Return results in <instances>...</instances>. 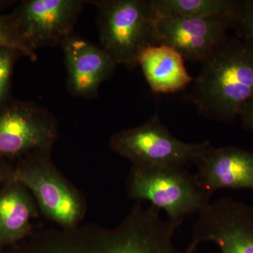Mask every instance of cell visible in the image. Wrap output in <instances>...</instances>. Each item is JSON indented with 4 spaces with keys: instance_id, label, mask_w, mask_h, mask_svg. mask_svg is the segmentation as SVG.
Listing matches in <instances>:
<instances>
[{
    "instance_id": "obj_1",
    "label": "cell",
    "mask_w": 253,
    "mask_h": 253,
    "mask_svg": "<svg viewBox=\"0 0 253 253\" xmlns=\"http://www.w3.org/2000/svg\"><path fill=\"white\" fill-rule=\"evenodd\" d=\"M201 64L190 102L208 119L231 122L253 98V46L226 36Z\"/></svg>"
},
{
    "instance_id": "obj_2",
    "label": "cell",
    "mask_w": 253,
    "mask_h": 253,
    "mask_svg": "<svg viewBox=\"0 0 253 253\" xmlns=\"http://www.w3.org/2000/svg\"><path fill=\"white\" fill-rule=\"evenodd\" d=\"M97 8L101 47L116 65L133 71L144 48L156 45L151 0H87Z\"/></svg>"
},
{
    "instance_id": "obj_3",
    "label": "cell",
    "mask_w": 253,
    "mask_h": 253,
    "mask_svg": "<svg viewBox=\"0 0 253 253\" xmlns=\"http://www.w3.org/2000/svg\"><path fill=\"white\" fill-rule=\"evenodd\" d=\"M126 186L131 199L151 203L176 222L182 223L186 216L199 213L211 203V196L184 167L132 166Z\"/></svg>"
},
{
    "instance_id": "obj_4",
    "label": "cell",
    "mask_w": 253,
    "mask_h": 253,
    "mask_svg": "<svg viewBox=\"0 0 253 253\" xmlns=\"http://www.w3.org/2000/svg\"><path fill=\"white\" fill-rule=\"evenodd\" d=\"M51 154L36 152L21 158L12 170L11 180L31 192L46 219L61 229H74L85 215V200L54 166Z\"/></svg>"
},
{
    "instance_id": "obj_5",
    "label": "cell",
    "mask_w": 253,
    "mask_h": 253,
    "mask_svg": "<svg viewBox=\"0 0 253 253\" xmlns=\"http://www.w3.org/2000/svg\"><path fill=\"white\" fill-rule=\"evenodd\" d=\"M110 146L114 152L129 160L132 166L184 167L196 163L211 146L209 141L183 142L171 134L158 114L147 122L111 136Z\"/></svg>"
},
{
    "instance_id": "obj_6",
    "label": "cell",
    "mask_w": 253,
    "mask_h": 253,
    "mask_svg": "<svg viewBox=\"0 0 253 253\" xmlns=\"http://www.w3.org/2000/svg\"><path fill=\"white\" fill-rule=\"evenodd\" d=\"M59 136L56 118L34 103L8 101L0 106V158L50 153Z\"/></svg>"
},
{
    "instance_id": "obj_7",
    "label": "cell",
    "mask_w": 253,
    "mask_h": 253,
    "mask_svg": "<svg viewBox=\"0 0 253 253\" xmlns=\"http://www.w3.org/2000/svg\"><path fill=\"white\" fill-rule=\"evenodd\" d=\"M213 242L221 253H253V206L225 197L199 212L187 251Z\"/></svg>"
},
{
    "instance_id": "obj_8",
    "label": "cell",
    "mask_w": 253,
    "mask_h": 253,
    "mask_svg": "<svg viewBox=\"0 0 253 253\" xmlns=\"http://www.w3.org/2000/svg\"><path fill=\"white\" fill-rule=\"evenodd\" d=\"M86 0H27L12 15L20 35L33 52L61 46L73 34Z\"/></svg>"
},
{
    "instance_id": "obj_9",
    "label": "cell",
    "mask_w": 253,
    "mask_h": 253,
    "mask_svg": "<svg viewBox=\"0 0 253 253\" xmlns=\"http://www.w3.org/2000/svg\"><path fill=\"white\" fill-rule=\"evenodd\" d=\"M234 27L231 20L156 15L155 43L176 50L184 59L202 62Z\"/></svg>"
},
{
    "instance_id": "obj_10",
    "label": "cell",
    "mask_w": 253,
    "mask_h": 253,
    "mask_svg": "<svg viewBox=\"0 0 253 253\" xmlns=\"http://www.w3.org/2000/svg\"><path fill=\"white\" fill-rule=\"evenodd\" d=\"M61 47L67 71L68 91L77 97H96L100 85L114 74L116 63L101 46L74 34Z\"/></svg>"
},
{
    "instance_id": "obj_11",
    "label": "cell",
    "mask_w": 253,
    "mask_h": 253,
    "mask_svg": "<svg viewBox=\"0 0 253 253\" xmlns=\"http://www.w3.org/2000/svg\"><path fill=\"white\" fill-rule=\"evenodd\" d=\"M195 164V174L209 196L222 189H253V153L234 147L208 148Z\"/></svg>"
},
{
    "instance_id": "obj_12",
    "label": "cell",
    "mask_w": 253,
    "mask_h": 253,
    "mask_svg": "<svg viewBox=\"0 0 253 253\" xmlns=\"http://www.w3.org/2000/svg\"><path fill=\"white\" fill-rule=\"evenodd\" d=\"M138 66L156 94L184 90L194 81L186 69L182 56L165 44L144 48L139 55Z\"/></svg>"
},
{
    "instance_id": "obj_13",
    "label": "cell",
    "mask_w": 253,
    "mask_h": 253,
    "mask_svg": "<svg viewBox=\"0 0 253 253\" xmlns=\"http://www.w3.org/2000/svg\"><path fill=\"white\" fill-rule=\"evenodd\" d=\"M38 212L31 192L17 181L9 180L0 191V244H13L31 234Z\"/></svg>"
},
{
    "instance_id": "obj_14",
    "label": "cell",
    "mask_w": 253,
    "mask_h": 253,
    "mask_svg": "<svg viewBox=\"0 0 253 253\" xmlns=\"http://www.w3.org/2000/svg\"><path fill=\"white\" fill-rule=\"evenodd\" d=\"M157 16L231 20L234 23L239 1L232 0H151Z\"/></svg>"
},
{
    "instance_id": "obj_15",
    "label": "cell",
    "mask_w": 253,
    "mask_h": 253,
    "mask_svg": "<svg viewBox=\"0 0 253 253\" xmlns=\"http://www.w3.org/2000/svg\"><path fill=\"white\" fill-rule=\"evenodd\" d=\"M0 47H7L17 50L22 56L34 61L36 53L33 52L23 41L12 14H0Z\"/></svg>"
},
{
    "instance_id": "obj_16",
    "label": "cell",
    "mask_w": 253,
    "mask_h": 253,
    "mask_svg": "<svg viewBox=\"0 0 253 253\" xmlns=\"http://www.w3.org/2000/svg\"><path fill=\"white\" fill-rule=\"evenodd\" d=\"M19 55L17 50L0 47V106L9 101L10 81L15 61Z\"/></svg>"
},
{
    "instance_id": "obj_17",
    "label": "cell",
    "mask_w": 253,
    "mask_h": 253,
    "mask_svg": "<svg viewBox=\"0 0 253 253\" xmlns=\"http://www.w3.org/2000/svg\"><path fill=\"white\" fill-rule=\"evenodd\" d=\"M234 27L238 38L253 46V0L239 1Z\"/></svg>"
},
{
    "instance_id": "obj_18",
    "label": "cell",
    "mask_w": 253,
    "mask_h": 253,
    "mask_svg": "<svg viewBox=\"0 0 253 253\" xmlns=\"http://www.w3.org/2000/svg\"><path fill=\"white\" fill-rule=\"evenodd\" d=\"M239 117L243 126L246 129L253 131V98L244 105Z\"/></svg>"
},
{
    "instance_id": "obj_19",
    "label": "cell",
    "mask_w": 253,
    "mask_h": 253,
    "mask_svg": "<svg viewBox=\"0 0 253 253\" xmlns=\"http://www.w3.org/2000/svg\"><path fill=\"white\" fill-rule=\"evenodd\" d=\"M7 168L5 166L4 160L0 158V181L9 176L11 178V174H8Z\"/></svg>"
}]
</instances>
